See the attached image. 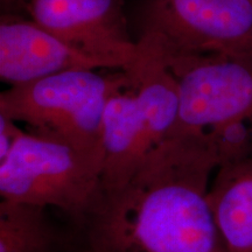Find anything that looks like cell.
<instances>
[{
    "label": "cell",
    "mask_w": 252,
    "mask_h": 252,
    "mask_svg": "<svg viewBox=\"0 0 252 252\" xmlns=\"http://www.w3.org/2000/svg\"><path fill=\"white\" fill-rule=\"evenodd\" d=\"M20 1H23V2H24V0H20Z\"/></svg>",
    "instance_id": "13"
},
{
    "label": "cell",
    "mask_w": 252,
    "mask_h": 252,
    "mask_svg": "<svg viewBox=\"0 0 252 252\" xmlns=\"http://www.w3.org/2000/svg\"><path fill=\"white\" fill-rule=\"evenodd\" d=\"M141 37L166 55L252 61V0H151Z\"/></svg>",
    "instance_id": "4"
},
{
    "label": "cell",
    "mask_w": 252,
    "mask_h": 252,
    "mask_svg": "<svg viewBox=\"0 0 252 252\" xmlns=\"http://www.w3.org/2000/svg\"><path fill=\"white\" fill-rule=\"evenodd\" d=\"M153 46L179 84L178 118L167 138H203L230 125L252 122V61L212 54L166 55Z\"/></svg>",
    "instance_id": "5"
},
{
    "label": "cell",
    "mask_w": 252,
    "mask_h": 252,
    "mask_svg": "<svg viewBox=\"0 0 252 252\" xmlns=\"http://www.w3.org/2000/svg\"><path fill=\"white\" fill-rule=\"evenodd\" d=\"M80 252H94V251L91 250V249H89V248H86V249H83V250H81Z\"/></svg>",
    "instance_id": "12"
},
{
    "label": "cell",
    "mask_w": 252,
    "mask_h": 252,
    "mask_svg": "<svg viewBox=\"0 0 252 252\" xmlns=\"http://www.w3.org/2000/svg\"><path fill=\"white\" fill-rule=\"evenodd\" d=\"M99 70L63 71L11 86L0 94V115L24 123L33 133L103 152L106 103L130 84V78L124 70L110 75Z\"/></svg>",
    "instance_id": "2"
},
{
    "label": "cell",
    "mask_w": 252,
    "mask_h": 252,
    "mask_svg": "<svg viewBox=\"0 0 252 252\" xmlns=\"http://www.w3.org/2000/svg\"><path fill=\"white\" fill-rule=\"evenodd\" d=\"M219 162L194 135L166 138L82 220L94 252H228L208 202Z\"/></svg>",
    "instance_id": "1"
},
{
    "label": "cell",
    "mask_w": 252,
    "mask_h": 252,
    "mask_svg": "<svg viewBox=\"0 0 252 252\" xmlns=\"http://www.w3.org/2000/svg\"><path fill=\"white\" fill-rule=\"evenodd\" d=\"M174 123L151 108L127 87L110 97L103 115L102 187L124 184L145 158L171 133Z\"/></svg>",
    "instance_id": "7"
},
{
    "label": "cell",
    "mask_w": 252,
    "mask_h": 252,
    "mask_svg": "<svg viewBox=\"0 0 252 252\" xmlns=\"http://www.w3.org/2000/svg\"><path fill=\"white\" fill-rule=\"evenodd\" d=\"M20 132L13 121L0 115V160L5 159Z\"/></svg>",
    "instance_id": "11"
},
{
    "label": "cell",
    "mask_w": 252,
    "mask_h": 252,
    "mask_svg": "<svg viewBox=\"0 0 252 252\" xmlns=\"http://www.w3.org/2000/svg\"><path fill=\"white\" fill-rule=\"evenodd\" d=\"M208 202L228 252H252V157L216 169Z\"/></svg>",
    "instance_id": "9"
},
{
    "label": "cell",
    "mask_w": 252,
    "mask_h": 252,
    "mask_svg": "<svg viewBox=\"0 0 252 252\" xmlns=\"http://www.w3.org/2000/svg\"><path fill=\"white\" fill-rule=\"evenodd\" d=\"M49 208L1 200L0 252H65L64 232L48 214Z\"/></svg>",
    "instance_id": "10"
},
{
    "label": "cell",
    "mask_w": 252,
    "mask_h": 252,
    "mask_svg": "<svg viewBox=\"0 0 252 252\" xmlns=\"http://www.w3.org/2000/svg\"><path fill=\"white\" fill-rule=\"evenodd\" d=\"M103 69L43 30L33 20L2 17L0 24V77L11 86L59 72Z\"/></svg>",
    "instance_id": "8"
},
{
    "label": "cell",
    "mask_w": 252,
    "mask_h": 252,
    "mask_svg": "<svg viewBox=\"0 0 252 252\" xmlns=\"http://www.w3.org/2000/svg\"><path fill=\"white\" fill-rule=\"evenodd\" d=\"M104 153L21 130L0 160L1 200L56 208L82 223L102 187Z\"/></svg>",
    "instance_id": "3"
},
{
    "label": "cell",
    "mask_w": 252,
    "mask_h": 252,
    "mask_svg": "<svg viewBox=\"0 0 252 252\" xmlns=\"http://www.w3.org/2000/svg\"><path fill=\"white\" fill-rule=\"evenodd\" d=\"M24 5L31 20L103 69L125 70L137 56L122 0H24Z\"/></svg>",
    "instance_id": "6"
}]
</instances>
